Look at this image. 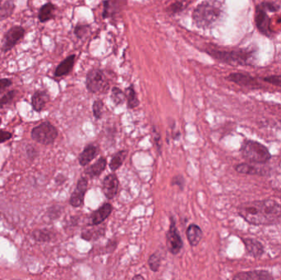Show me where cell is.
<instances>
[{"label": "cell", "mask_w": 281, "mask_h": 280, "mask_svg": "<svg viewBox=\"0 0 281 280\" xmlns=\"http://www.w3.org/2000/svg\"><path fill=\"white\" fill-rule=\"evenodd\" d=\"M237 212L252 225H273L281 220V204L271 199L247 202L239 205Z\"/></svg>", "instance_id": "6da1fadb"}, {"label": "cell", "mask_w": 281, "mask_h": 280, "mask_svg": "<svg viewBox=\"0 0 281 280\" xmlns=\"http://www.w3.org/2000/svg\"><path fill=\"white\" fill-rule=\"evenodd\" d=\"M203 51L219 63L230 66H254L258 60L256 47H223L210 45Z\"/></svg>", "instance_id": "7a4b0ae2"}, {"label": "cell", "mask_w": 281, "mask_h": 280, "mask_svg": "<svg viewBox=\"0 0 281 280\" xmlns=\"http://www.w3.org/2000/svg\"><path fill=\"white\" fill-rule=\"evenodd\" d=\"M224 13V3L220 0H203L195 7L192 21L199 29H210L221 21Z\"/></svg>", "instance_id": "3957f363"}, {"label": "cell", "mask_w": 281, "mask_h": 280, "mask_svg": "<svg viewBox=\"0 0 281 280\" xmlns=\"http://www.w3.org/2000/svg\"><path fill=\"white\" fill-rule=\"evenodd\" d=\"M239 151L242 157L251 164L264 165L269 162L271 159L268 148L260 142L253 140H244Z\"/></svg>", "instance_id": "277c9868"}, {"label": "cell", "mask_w": 281, "mask_h": 280, "mask_svg": "<svg viewBox=\"0 0 281 280\" xmlns=\"http://www.w3.org/2000/svg\"><path fill=\"white\" fill-rule=\"evenodd\" d=\"M280 8L281 7L277 3L268 1H263L256 5L254 21L256 27L261 34L266 37H272L273 31L271 28V19L268 13L278 12Z\"/></svg>", "instance_id": "5b68a950"}, {"label": "cell", "mask_w": 281, "mask_h": 280, "mask_svg": "<svg viewBox=\"0 0 281 280\" xmlns=\"http://www.w3.org/2000/svg\"><path fill=\"white\" fill-rule=\"evenodd\" d=\"M87 91L97 94L109 89V83L105 71L98 68H93L88 71L86 76Z\"/></svg>", "instance_id": "8992f818"}, {"label": "cell", "mask_w": 281, "mask_h": 280, "mask_svg": "<svg viewBox=\"0 0 281 280\" xmlns=\"http://www.w3.org/2000/svg\"><path fill=\"white\" fill-rule=\"evenodd\" d=\"M58 130L50 122H43L35 127L31 132L33 141L45 146L53 144L58 137Z\"/></svg>", "instance_id": "52a82bcc"}, {"label": "cell", "mask_w": 281, "mask_h": 280, "mask_svg": "<svg viewBox=\"0 0 281 280\" xmlns=\"http://www.w3.org/2000/svg\"><path fill=\"white\" fill-rule=\"evenodd\" d=\"M166 245L171 254L174 256L179 254L184 246V243L182 240L179 229L177 228L175 220L173 216L170 217V225L168 232L166 233Z\"/></svg>", "instance_id": "ba28073f"}, {"label": "cell", "mask_w": 281, "mask_h": 280, "mask_svg": "<svg viewBox=\"0 0 281 280\" xmlns=\"http://www.w3.org/2000/svg\"><path fill=\"white\" fill-rule=\"evenodd\" d=\"M227 81H231L239 87H245L248 89H262V87L259 83L258 79L250 75L247 73H232L225 76Z\"/></svg>", "instance_id": "9c48e42d"}, {"label": "cell", "mask_w": 281, "mask_h": 280, "mask_svg": "<svg viewBox=\"0 0 281 280\" xmlns=\"http://www.w3.org/2000/svg\"><path fill=\"white\" fill-rule=\"evenodd\" d=\"M25 29L21 26H13L6 32L3 37V46H2V51L3 53H7L13 50L21 39L25 36Z\"/></svg>", "instance_id": "30bf717a"}, {"label": "cell", "mask_w": 281, "mask_h": 280, "mask_svg": "<svg viewBox=\"0 0 281 280\" xmlns=\"http://www.w3.org/2000/svg\"><path fill=\"white\" fill-rule=\"evenodd\" d=\"M128 5V0H105L103 2V19L113 20L118 18Z\"/></svg>", "instance_id": "8fae6325"}, {"label": "cell", "mask_w": 281, "mask_h": 280, "mask_svg": "<svg viewBox=\"0 0 281 280\" xmlns=\"http://www.w3.org/2000/svg\"><path fill=\"white\" fill-rule=\"evenodd\" d=\"M88 180L86 177H82L76 184V188L72 193L69 203L74 208L81 207L84 204L85 195L87 191Z\"/></svg>", "instance_id": "7c38bea8"}, {"label": "cell", "mask_w": 281, "mask_h": 280, "mask_svg": "<svg viewBox=\"0 0 281 280\" xmlns=\"http://www.w3.org/2000/svg\"><path fill=\"white\" fill-rule=\"evenodd\" d=\"M233 280H274V276L268 270H255L238 273L233 276Z\"/></svg>", "instance_id": "4fadbf2b"}, {"label": "cell", "mask_w": 281, "mask_h": 280, "mask_svg": "<svg viewBox=\"0 0 281 280\" xmlns=\"http://www.w3.org/2000/svg\"><path fill=\"white\" fill-rule=\"evenodd\" d=\"M119 182L115 173H111L106 176L102 183L103 193L109 200L113 199L117 195L118 191Z\"/></svg>", "instance_id": "5bb4252c"}, {"label": "cell", "mask_w": 281, "mask_h": 280, "mask_svg": "<svg viewBox=\"0 0 281 280\" xmlns=\"http://www.w3.org/2000/svg\"><path fill=\"white\" fill-rule=\"evenodd\" d=\"M112 211H113L112 205L110 204V203L103 204L101 206L99 207V209L95 210L91 215L88 225H99L100 224H102L111 215Z\"/></svg>", "instance_id": "9a60e30c"}, {"label": "cell", "mask_w": 281, "mask_h": 280, "mask_svg": "<svg viewBox=\"0 0 281 280\" xmlns=\"http://www.w3.org/2000/svg\"><path fill=\"white\" fill-rule=\"evenodd\" d=\"M242 241L244 244L246 251L250 257L258 259L264 254V252H265L264 246L261 242L258 241L257 239L246 238V239H242Z\"/></svg>", "instance_id": "2e32d148"}, {"label": "cell", "mask_w": 281, "mask_h": 280, "mask_svg": "<svg viewBox=\"0 0 281 280\" xmlns=\"http://www.w3.org/2000/svg\"><path fill=\"white\" fill-rule=\"evenodd\" d=\"M235 171L241 174L247 175L267 176L269 170L266 168L259 167L256 165H251L248 163H242L235 165Z\"/></svg>", "instance_id": "e0dca14e"}, {"label": "cell", "mask_w": 281, "mask_h": 280, "mask_svg": "<svg viewBox=\"0 0 281 280\" xmlns=\"http://www.w3.org/2000/svg\"><path fill=\"white\" fill-rule=\"evenodd\" d=\"M75 61H76V55H69L67 58H64L57 66L56 71H55V76H56V77H62V76L69 75L74 69Z\"/></svg>", "instance_id": "ac0fdd59"}, {"label": "cell", "mask_w": 281, "mask_h": 280, "mask_svg": "<svg viewBox=\"0 0 281 280\" xmlns=\"http://www.w3.org/2000/svg\"><path fill=\"white\" fill-rule=\"evenodd\" d=\"M50 101V94L46 91L39 90L32 97V105L36 112H41L45 105Z\"/></svg>", "instance_id": "d6986e66"}, {"label": "cell", "mask_w": 281, "mask_h": 280, "mask_svg": "<svg viewBox=\"0 0 281 280\" xmlns=\"http://www.w3.org/2000/svg\"><path fill=\"white\" fill-rule=\"evenodd\" d=\"M187 239L192 247L197 246L202 241L203 237V232L199 226L195 224H190L186 231Z\"/></svg>", "instance_id": "ffe728a7"}, {"label": "cell", "mask_w": 281, "mask_h": 280, "mask_svg": "<svg viewBox=\"0 0 281 280\" xmlns=\"http://www.w3.org/2000/svg\"><path fill=\"white\" fill-rule=\"evenodd\" d=\"M99 153V149L95 145L89 144L85 147L83 151L79 155V164L82 166H87L90 162L95 159Z\"/></svg>", "instance_id": "44dd1931"}, {"label": "cell", "mask_w": 281, "mask_h": 280, "mask_svg": "<svg viewBox=\"0 0 281 280\" xmlns=\"http://www.w3.org/2000/svg\"><path fill=\"white\" fill-rule=\"evenodd\" d=\"M56 10V6L54 3H46L41 6L38 12V19L41 23H45L47 21L55 19V11Z\"/></svg>", "instance_id": "7402d4cb"}, {"label": "cell", "mask_w": 281, "mask_h": 280, "mask_svg": "<svg viewBox=\"0 0 281 280\" xmlns=\"http://www.w3.org/2000/svg\"><path fill=\"white\" fill-rule=\"evenodd\" d=\"M106 166H107V160L105 157H100L95 164L87 168L85 170V173L91 178H96L105 170Z\"/></svg>", "instance_id": "603a6c76"}, {"label": "cell", "mask_w": 281, "mask_h": 280, "mask_svg": "<svg viewBox=\"0 0 281 280\" xmlns=\"http://www.w3.org/2000/svg\"><path fill=\"white\" fill-rule=\"evenodd\" d=\"M95 228H87L85 229L82 233V239H84L86 241H92V240H97L100 239L105 234V226L104 227H95Z\"/></svg>", "instance_id": "cb8c5ba5"}, {"label": "cell", "mask_w": 281, "mask_h": 280, "mask_svg": "<svg viewBox=\"0 0 281 280\" xmlns=\"http://www.w3.org/2000/svg\"><path fill=\"white\" fill-rule=\"evenodd\" d=\"M125 96H126L127 107L129 110H132L135 108L138 107L140 105V101L137 97V92L135 90V87L132 84L125 89Z\"/></svg>", "instance_id": "d4e9b609"}, {"label": "cell", "mask_w": 281, "mask_h": 280, "mask_svg": "<svg viewBox=\"0 0 281 280\" xmlns=\"http://www.w3.org/2000/svg\"><path fill=\"white\" fill-rule=\"evenodd\" d=\"M128 153L129 152L127 149H123V150H119L113 155V157L110 162V165H109V167L111 170L115 172L116 170H118L119 168L121 167L122 165L124 164V160H126Z\"/></svg>", "instance_id": "484cf974"}, {"label": "cell", "mask_w": 281, "mask_h": 280, "mask_svg": "<svg viewBox=\"0 0 281 280\" xmlns=\"http://www.w3.org/2000/svg\"><path fill=\"white\" fill-rule=\"evenodd\" d=\"M15 9V3L13 0H7L0 6V21H3L13 15Z\"/></svg>", "instance_id": "4316f807"}, {"label": "cell", "mask_w": 281, "mask_h": 280, "mask_svg": "<svg viewBox=\"0 0 281 280\" xmlns=\"http://www.w3.org/2000/svg\"><path fill=\"white\" fill-rule=\"evenodd\" d=\"M111 98L112 101H113V104H114L116 106L123 105L124 101L126 100L125 93H124L121 89H119V88L117 87H114L112 88Z\"/></svg>", "instance_id": "83f0119b"}, {"label": "cell", "mask_w": 281, "mask_h": 280, "mask_svg": "<svg viewBox=\"0 0 281 280\" xmlns=\"http://www.w3.org/2000/svg\"><path fill=\"white\" fill-rule=\"evenodd\" d=\"M32 236L34 239L38 242H50L54 238V233H51L50 231L46 230H36L34 233H32Z\"/></svg>", "instance_id": "f1b7e54d"}, {"label": "cell", "mask_w": 281, "mask_h": 280, "mask_svg": "<svg viewBox=\"0 0 281 280\" xmlns=\"http://www.w3.org/2000/svg\"><path fill=\"white\" fill-rule=\"evenodd\" d=\"M186 4L182 1H175L170 3L166 8L167 13L169 15H176L178 13H180L186 8Z\"/></svg>", "instance_id": "f546056e"}, {"label": "cell", "mask_w": 281, "mask_h": 280, "mask_svg": "<svg viewBox=\"0 0 281 280\" xmlns=\"http://www.w3.org/2000/svg\"><path fill=\"white\" fill-rule=\"evenodd\" d=\"M160 264H161V257L159 252H155L151 255L148 259V264L150 270L153 272H157L160 270Z\"/></svg>", "instance_id": "4dcf8cb0"}, {"label": "cell", "mask_w": 281, "mask_h": 280, "mask_svg": "<svg viewBox=\"0 0 281 280\" xmlns=\"http://www.w3.org/2000/svg\"><path fill=\"white\" fill-rule=\"evenodd\" d=\"M18 94V91L16 90H13V91H9L8 93H6L1 99H0V109H3L5 107L6 105H10L11 103L13 102L14 98Z\"/></svg>", "instance_id": "1f68e13d"}, {"label": "cell", "mask_w": 281, "mask_h": 280, "mask_svg": "<svg viewBox=\"0 0 281 280\" xmlns=\"http://www.w3.org/2000/svg\"><path fill=\"white\" fill-rule=\"evenodd\" d=\"M103 110H104V102L101 100H96L92 105L93 115L96 119L102 118Z\"/></svg>", "instance_id": "d6a6232c"}, {"label": "cell", "mask_w": 281, "mask_h": 280, "mask_svg": "<svg viewBox=\"0 0 281 280\" xmlns=\"http://www.w3.org/2000/svg\"><path fill=\"white\" fill-rule=\"evenodd\" d=\"M88 30H89V26L88 25H76L74 28V34L76 36L77 39H82L87 36L88 33Z\"/></svg>", "instance_id": "836d02e7"}, {"label": "cell", "mask_w": 281, "mask_h": 280, "mask_svg": "<svg viewBox=\"0 0 281 280\" xmlns=\"http://www.w3.org/2000/svg\"><path fill=\"white\" fill-rule=\"evenodd\" d=\"M264 82L271 84L275 87H281V75H271L262 78Z\"/></svg>", "instance_id": "e575fe53"}, {"label": "cell", "mask_w": 281, "mask_h": 280, "mask_svg": "<svg viewBox=\"0 0 281 280\" xmlns=\"http://www.w3.org/2000/svg\"><path fill=\"white\" fill-rule=\"evenodd\" d=\"M171 185L179 187V188L183 191L185 187V185H186V182H185L184 177L181 174H179V175L173 177L172 182H171Z\"/></svg>", "instance_id": "d590c367"}, {"label": "cell", "mask_w": 281, "mask_h": 280, "mask_svg": "<svg viewBox=\"0 0 281 280\" xmlns=\"http://www.w3.org/2000/svg\"><path fill=\"white\" fill-rule=\"evenodd\" d=\"M153 133H154L153 134V138H154L155 147L157 148L159 154L161 155V147H162V145H161V136H160V134L158 132L156 129H153Z\"/></svg>", "instance_id": "8d00e7d4"}, {"label": "cell", "mask_w": 281, "mask_h": 280, "mask_svg": "<svg viewBox=\"0 0 281 280\" xmlns=\"http://www.w3.org/2000/svg\"><path fill=\"white\" fill-rule=\"evenodd\" d=\"M13 85V81L10 78L0 79V94L5 92L6 90L9 88Z\"/></svg>", "instance_id": "74e56055"}, {"label": "cell", "mask_w": 281, "mask_h": 280, "mask_svg": "<svg viewBox=\"0 0 281 280\" xmlns=\"http://www.w3.org/2000/svg\"><path fill=\"white\" fill-rule=\"evenodd\" d=\"M12 137H13V134L11 133L10 131L0 130V144L10 140Z\"/></svg>", "instance_id": "f35d334b"}, {"label": "cell", "mask_w": 281, "mask_h": 280, "mask_svg": "<svg viewBox=\"0 0 281 280\" xmlns=\"http://www.w3.org/2000/svg\"><path fill=\"white\" fill-rule=\"evenodd\" d=\"M26 153H27V155H28V157L31 160H34L37 157V155H38V152L33 147H27Z\"/></svg>", "instance_id": "ab89813d"}, {"label": "cell", "mask_w": 281, "mask_h": 280, "mask_svg": "<svg viewBox=\"0 0 281 280\" xmlns=\"http://www.w3.org/2000/svg\"><path fill=\"white\" fill-rule=\"evenodd\" d=\"M132 280H144L145 278L141 275H135L134 277H132Z\"/></svg>", "instance_id": "60d3db41"}, {"label": "cell", "mask_w": 281, "mask_h": 280, "mask_svg": "<svg viewBox=\"0 0 281 280\" xmlns=\"http://www.w3.org/2000/svg\"><path fill=\"white\" fill-rule=\"evenodd\" d=\"M1 122H2V119H1V118H0V124H1Z\"/></svg>", "instance_id": "b9f144b4"}]
</instances>
